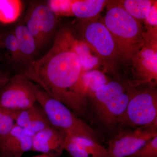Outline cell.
Instances as JSON below:
<instances>
[{
    "label": "cell",
    "mask_w": 157,
    "mask_h": 157,
    "mask_svg": "<svg viewBox=\"0 0 157 157\" xmlns=\"http://www.w3.org/2000/svg\"><path fill=\"white\" fill-rule=\"evenodd\" d=\"M157 136V128H137L121 132L109 141L108 157H130Z\"/></svg>",
    "instance_id": "cell-9"
},
{
    "label": "cell",
    "mask_w": 157,
    "mask_h": 157,
    "mask_svg": "<svg viewBox=\"0 0 157 157\" xmlns=\"http://www.w3.org/2000/svg\"><path fill=\"white\" fill-rule=\"evenodd\" d=\"M2 42L14 60L22 62L19 46L14 33L7 34Z\"/></svg>",
    "instance_id": "cell-23"
},
{
    "label": "cell",
    "mask_w": 157,
    "mask_h": 157,
    "mask_svg": "<svg viewBox=\"0 0 157 157\" xmlns=\"http://www.w3.org/2000/svg\"><path fill=\"white\" fill-rule=\"evenodd\" d=\"M74 34L67 28L60 29L51 48L41 58L25 65L21 73L75 114L84 112L78 96L83 73L73 46Z\"/></svg>",
    "instance_id": "cell-1"
},
{
    "label": "cell",
    "mask_w": 157,
    "mask_h": 157,
    "mask_svg": "<svg viewBox=\"0 0 157 157\" xmlns=\"http://www.w3.org/2000/svg\"><path fill=\"white\" fill-rule=\"evenodd\" d=\"M22 9V3L19 0H0V22L9 24L15 22Z\"/></svg>",
    "instance_id": "cell-20"
},
{
    "label": "cell",
    "mask_w": 157,
    "mask_h": 157,
    "mask_svg": "<svg viewBox=\"0 0 157 157\" xmlns=\"http://www.w3.org/2000/svg\"><path fill=\"white\" fill-rule=\"evenodd\" d=\"M9 115L14 120L15 125L22 128L31 122L46 116L42 108L37 103L29 108L18 110H9Z\"/></svg>",
    "instance_id": "cell-18"
},
{
    "label": "cell",
    "mask_w": 157,
    "mask_h": 157,
    "mask_svg": "<svg viewBox=\"0 0 157 157\" xmlns=\"http://www.w3.org/2000/svg\"><path fill=\"white\" fill-rule=\"evenodd\" d=\"M145 21L151 27L157 28V1H155L154 2L152 5Z\"/></svg>",
    "instance_id": "cell-27"
},
{
    "label": "cell",
    "mask_w": 157,
    "mask_h": 157,
    "mask_svg": "<svg viewBox=\"0 0 157 157\" xmlns=\"http://www.w3.org/2000/svg\"><path fill=\"white\" fill-rule=\"evenodd\" d=\"M72 0H51L48 2V6L54 14L59 16H73Z\"/></svg>",
    "instance_id": "cell-21"
},
{
    "label": "cell",
    "mask_w": 157,
    "mask_h": 157,
    "mask_svg": "<svg viewBox=\"0 0 157 157\" xmlns=\"http://www.w3.org/2000/svg\"><path fill=\"white\" fill-rule=\"evenodd\" d=\"M31 84L37 104L42 108L52 126L67 136H84L97 140L96 131L69 107L32 82Z\"/></svg>",
    "instance_id": "cell-3"
},
{
    "label": "cell",
    "mask_w": 157,
    "mask_h": 157,
    "mask_svg": "<svg viewBox=\"0 0 157 157\" xmlns=\"http://www.w3.org/2000/svg\"><path fill=\"white\" fill-rule=\"evenodd\" d=\"M36 103L31 82L21 73L9 78L2 89L0 95L2 109L21 110L33 107Z\"/></svg>",
    "instance_id": "cell-8"
},
{
    "label": "cell",
    "mask_w": 157,
    "mask_h": 157,
    "mask_svg": "<svg viewBox=\"0 0 157 157\" xmlns=\"http://www.w3.org/2000/svg\"><path fill=\"white\" fill-rule=\"evenodd\" d=\"M157 28L144 32L143 42L134 54L132 61L136 85L148 84L155 88L157 81Z\"/></svg>",
    "instance_id": "cell-6"
},
{
    "label": "cell",
    "mask_w": 157,
    "mask_h": 157,
    "mask_svg": "<svg viewBox=\"0 0 157 157\" xmlns=\"http://www.w3.org/2000/svg\"><path fill=\"white\" fill-rule=\"evenodd\" d=\"M14 33L17 39L23 63L25 65L33 61L38 48L33 37L24 25H19L15 28Z\"/></svg>",
    "instance_id": "cell-16"
},
{
    "label": "cell",
    "mask_w": 157,
    "mask_h": 157,
    "mask_svg": "<svg viewBox=\"0 0 157 157\" xmlns=\"http://www.w3.org/2000/svg\"><path fill=\"white\" fill-rule=\"evenodd\" d=\"M65 137L64 133L52 126L48 127L32 137L31 151L56 157L63 150Z\"/></svg>",
    "instance_id": "cell-11"
},
{
    "label": "cell",
    "mask_w": 157,
    "mask_h": 157,
    "mask_svg": "<svg viewBox=\"0 0 157 157\" xmlns=\"http://www.w3.org/2000/svg\"><path fill=\"white\" fill-rule=\"evenodd\" d=\"M130 157H157V136L147 141Z\"/></svg>",
    "instance_id": "cell-25"
},
{
    "label": "cell",
    "mask_w": 157,
    "mask_h": 157,
    "mask_svg": "<svg viewBox=\"0 0 157 157\" xmlns=\"http://www.w3.org/2000/svg\"><path fill=\"white\" fill-rule=\"evenodd\" d=\"M33 157H55L53 156H51L48 155H45V154H41L37 155L34 156Z\"/></svg>",
    "instance_id": "cell-29"
},
{
    "label": "cell",
    "mask_w": 157,
    "mask_h": 157,
    "mask_svg": "<svg viewBox=\"0 0 157 157\" xmlns=\"http://www.w3.org/2000/svg\"><path fill=\"white\" fill-rule=\"evenodd\" d=\"M32 137L26 134L22 128L14 126L10 133L0 140V157H22L31 151Z\"/></svg>",
    "instance_id": "cell-12"
},
{
    "label": "cell",
    "mask_w": 157,
    "mask_h": 157,
    "mask_svg": "<svg viewBox=\"0 0 157 157\" xmlns=\"http://www.w3.org/2000/svg\"><path fill=\"white\" fill-rule=\"evenodd\" d=\"M73 46L83 73L94 70L100 64L101 60L99 57L97 55L93 54L94 52L89 46L82 40L77 39L75 36L73 38Z\"/></svg>",
    "instance_id": "cell-17"
},
{
    "label": "cell",
    "mask_w": 157,
    "mask_h": 157,
    "mask_svg": "<svg viewBox=\"0 0 157 157\" xmlns=\"http://www.w3.org/2000/svg\"><path fill=\"white\" fill-rule=\"evenodd\" d=\"M107 2L104 0L73 1L71 7L72 14L82 21L94 20Z\"/></svg>",
    "instance_id": "cell-15"
},
{
    "label": "cell",
    "mask_w": 157,
    "mask_h": 157,
    "mask_svg": "<svg viewBox=\"0 0 157 157\" xmlns=\"http://www.w3.org/2000/svg\"><path fill=\"white\" fill-rule=\"evenodd\" d=\"M121 124L136 128L157 127V93L155 88L132 89Z\"/></svg>",
    "instance_id": "cell-5"
},
{
    "label": "cell",
    "mask_w": 157,
    "mask_h": 157,
    "mask_svg": "<svg viewBox=\"0 0 157 157\" xmlns=\"http://www.w3.org/2000/svg\"><path fill=\"white\" fill-rule=\"evenodd\" d=\"M79 30L82 41L100 59L110 61L119 57L112 35L104 23L96 20L82 21Z\"/></svg>",
    "instance_id": "cell-7"
},
{
    "label": "cell",
    "mask_w": 157,
    "mask_h": 157,
    "mask_svg": "<svg viewBox=\"0 0 157 157\" xmlns=\"http://www.w3.org/2000/svg\"><path fill=\"white\" fill-rule=\"evenodd\" d=\"M63 149L71 157H108L107 148L97 140L84 136L66 135Z\"/></svg>",
    "instance_id": "cell-10"
},
{
    "label": "cell",
    "mask_w": 157,
    "mask_h": 157,
    "mask_svg": "<svg viewBox=\"0 0 157 157\" xmlns=\"http://www.w3.org/2000/svg\"><path fill=\"white\" fill-rule=\"evenodd\" d=\"M15 126L14 120L6 114L0 120V140L7 136Z\"/></svg>",
    "instance_id": "cell-26"
},
{
    "label": "cell",
    "mask_w": 157,
    "mask_h": 157,
    "mask_svg": "<svg viewBox=\"0 0 157 157\" xmlns=\"http://www.w3.org/2000/svg\"><path fill=\"white\" fill-rule=\"evenodd\" d=\"M132 88L118 81L108 82L93 96V108L98 118L109 127L121 124L124 115Z\"/></svg>",
    "instance_id": "cell-4"
},
{
    "label": "cell",
    "mask_w": 157,
    "mask_h": 157,
    "mask_svg": "<svg viewBox=\"0 0 157 157\" xmlns=\"http://www.w3.org/2000/svg\"><path fill=\"white\" fill-rule=\"evenodd\" d=\"M118 3L130 15L137 20H145L155 1L150 0H125Z\"/></svg>",
    "instance_id": "cell-19"
},
{
    "label": "cell",
    "mask_w": 157,
    "mask_h": 157,
    "mask_svg": "<svg viewBox=\"0 0 157 157\" xmlns=\"http://www.w3.org/2000/svg\"><path fill=\"white\" fill-rule=\"evenodd\" d=\"M2 45H3L2 41V39H1V37H0V46Z\"/></svg>",
    "instance_id": "cell-30"
},
{
    "label": "cell",
    "mask_w": 157,
    "mask_h": 157,
    "mask_svg": "<svg viewBox=\"0 0 157 157\" xmlns=\"http://www.w3.org/2000/svg\"><path fill=\"white\" fill-rule=\"evenodd\" d=\"M108 6L103 23L112 35L120 57L128 61L143 42L145 31L139 21L118 2Z\"/></svg>",
    "instance_id": "cell-2"
},
{
    "label": "cell",
    "mask_w": 157,
    "mask_h": 157,
    "mask_svg": "<svg viewBox=\"0 0 157 157\" xmlns=\"http://www.w3.org/2000/svg\"><path fill=\"white\" fill-rule=\"evenodd\" d=\"M108 82L106 75L99 70L94 69L82 73L78 84V96L84 110L86 107L87 98H92L97 90Z\"/></svg>",
    "instance_id": "cell-13"
},
{
    "label": "cell",
    "mask_w": 157,
    "mask_h": 157,
    "mask_svg": "<svg viewBox=\"0 0 157 157\" xmlns=\"http://www.w3.org/2000/svg\"><path fill=\"white\" fill-rule=\"evenodd\" d=\"M26 26L36 44L38 50L46 43L45 38L36 21L28 15L26 20Z\"/></svg>",
    "instance_id": "cell-22"
},
{
    "label": "cell",
    "mask_w": 157,
    "mask_h": 157,
    "mask_svg": "<svg viewBox=\"0 0 157 157\" xmlns=\"http://www.w3.org/2000/svg\"><path fill=\"white\" fill-rule=\"evenodd\" d=\"M29 15L36 21L47 42L55 31L56 25L55 14L48 5L39 4L32 8Z\"/></svg>",
    "instance_id": "cell-14"
},
{
    "label": "cell",
    "mask_w": 157,
    "mask_h": 157,
    "mask_svg": "<svg viewBox=\"0 0 157 157\" xmlns=\"http://www.w3.org/2000/svg\"><path fill=\"white\" fill-rule=\"evenodd\" d=\"M9 114V112L8 110L2 109L0 108V120L6 114Z\"/></svg>",
    "instance_id": "cell-28"
},
{
    "label": "cell",
    "mask_w": 157,
    "mask_h": 157,
    "mask_svg": "<svg viewBox=\"0 0 157 157\" xmlns=\"http://www.w3.org/2000/svg\"><path fill=\"white\" fill-rule=\"evenodd\" d=\"M51 125L46 116L31 122L22 128L27 135L33 137L43 129Z\"/></svg>",
    "instance_id": "cell-24"
}]
</instances>
